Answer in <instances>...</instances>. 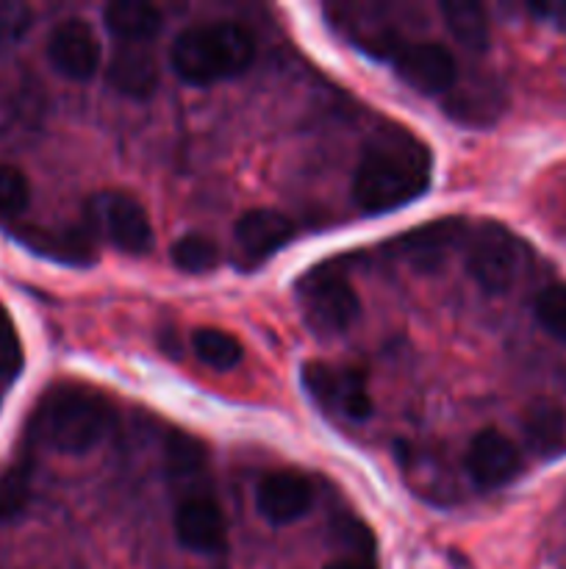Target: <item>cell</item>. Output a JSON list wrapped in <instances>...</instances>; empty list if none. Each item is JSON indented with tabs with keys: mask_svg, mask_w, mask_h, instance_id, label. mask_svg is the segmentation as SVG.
Segmentation results:
<instances>
[{
	"mask_svg": "<svg viewBox=\"0 0 566 569\" xmlns=\"http://www.w3.org/2000/svg\"><path fill=\"white\" fill-rule=\"evenodd\" d=\"M303 387L325 409L336 411L347 420H366L372 415L370 389H366L364 376L353 367L311 361V365L303 367Z\"/></svg>",
	"mask_w": 566,
	"mask_h": 569,
	"instance_id": "cell-6",
	"label": "cell"
},
{
	"mask_svg": "<svg viewBox=\"0 0 566 569\" xmlns=\"http://www.w3.org/2000/svg\"><path fill=\"white\" fill-rule=\"evenodd\" d=\"M31 500V467L26 461L0 470V522L17 520Z\"/></svg>",
	"mask_w": 566,
	"mask_h": 569,
	"instance_id": "cell-21",
	"label": "cell"
},
{
	"mask_svg": "<svg viewBox=\"0 0 566 569\" xmlns=\"http://www.w3.org/2000/svg\"><path fill=\"white\" fill-rule=\"evenodd\" d=\"M170 259L175 261L178 270L203 276V272L216 270V264H220V248H216L214 239L203 237V233H186V237H181L172 244Z\"/></svg>",
	"mask_w": 566,
	"mask_h": 569,
	"instance_id": "cell-22",
	"label": "cell"
},
{
	"mask_svg": "<svg viewBox=\"0 0 566 569\" xmlns=\"http://www.w3.org/2000/svg\"><path fill=\"white\" fill-rule=\"evenodd\" d=\"M519 239L508 228L494 220L475 228L469 248H466V267H469L477 287L486 289L488 295L508 292L511 283L516 281V272H519Z\"/></svg>",
	"mask_w": 566,
	"mask_h": 569,
	"instance_id": "cell-5",
	"label": "cell"
},
{
	"mask_svg": "<svg viewBox=\"0 0 566 569\" xmlns=\"http://www.w3.org/2000/svg\"><path fill=\"white\" fill-rule=\"evenodd\" d=\"M431 150L408 131L383 133L361 156L353 198L366 214H386L420 198L431 183Z\"/></svg>",
	"mask_w": 566,
	"mask_h": 569,
	"instance_id": "cell-1",
	"label": "cell"
},
{
	"mask_svg": "<svg viewBox=\"0 0 566 569\" xmlns=\"http://www.w3.org/2000/svg\"><path fill=\"white\" fill-rule=\"evenodd\" d=\"M525 437L530 448L542 456H555L566 445V417L549 400H538L525 415Z\"/></svg>",
	"mask_w": 566,
	"mask_h": 569,
	"instance_id": "cell-17",
	"label": "cell"
},
{
	"mask_svg": "<svg viewBox=\"0 0 566 569\" xmlns=\"http://www.w3.org/2000/svg\"><path fill=\"white\" fill-rule=\"evenodd\" d=\"M48 59L70 81H89L100 67V39L87 20L70 17L48 37Z\"/></svg>",
	"mask_w": 566,
	"mask_h": 569,
	"instance_id": "cell-9",
	"label": "cell"
},
{
	"mask_svg": "<svg viewBox=\"0 0 566 569\" xmlns=\"http://www.w3.org/2000/svg\"><path fill=\"white\" fill-rule=\"evenodd\" d=\"M297 300L305 326L320 337L347 331L361 315V300L338 267L316 264L297 281Z\"/></svg>",
	"mask_w": 566,
	"mask_h": 569,
	"instance_id": "cell-4",
	"label": "cell"
},
{
	"mask_svg": "<svg viewBox=\"0 0 566 569\" xmlns=\"http://www.w3.org/2000/svg\"><path fill=\"white\" fill-rule=\"evenodd\" d=\"M22 361L26 356H22L20 333L6 309H0V378H14L22 370Z\"/></svg>",
	"mask_w": 566,
	"mask_h": 569,
	"instance_id": "cell-27",
	"label": "cell"
},
{
	"mask_svg": "<svg viewBox=\"0 0 566 569\" xmlns=\"http://www.w3.org/2000/svg\"><path fill=\"white\" fill-rule=\"evenodd\" d=\"M194 356L211 370H233L242 361V345L220 328H198L192 337Z\"/></svg>",
	"mask_w": 566,
	"mask_h": 569,
	"instance_id": "cell-20",
	"label": "cell"
},
{
	"mask_svg": "<svg viewBox=\"0 0 566 569\" xmlns=\"http://www.w3.org/2000/svg\"><path fill=\"white\" fill-rule=\"evenodd\" d=\"M105 78L125 98L144 100L159 87V64L153 53L144 50V44H125L111 56Z\"/></svg>",
	"mask_w": 566,
	"mask_h": 569,
	"instance_id": "cell-15",
	"label": "cell"
},
{
	"mask_svg": "<svg viewBox=\"0 0 566 569\" xmlns=\"http://www.w3.org/2000/svg\"><path fill=\"white\" fill-rule=\"evenodd\" d=\"M98 214L111 244L128 256H144L153 248V226L137 198L125 192H105L98 198Z\"/></svg>",
	"mask_w": 566,
	"mask_h": 569,
	"instance_id": "cell-10",
	"label": "cell"
},
{
	"mask_svg": "<svg viewBox=\"0 0 566 569\" xmlns=\"http://www.w3.org/2000/svg\"><path fill=\"white\" fill-rule=\"evenodd\" d=\"M103 22L117 39L142 44L161 31V11L144 0H114L103 9Z\"/></svg>",
	"mask_w": 566,
	"mask_h": 569,
	"instance_id": "cell-16",
	"label": "cell"
},
{
	"mask_svg": "<svg viewBox=\"0 0 566 569\" xmlns=\"http://www.w3.org/2000/svg\"><path fill=\"white\" fill-rule=\"evenodd\" d=\"M311 503H314V487L303 472L294 470L270 472L255 492L259 515L272 526H292L309 515Z\"/></svg>",
	"mask_w": 566,
	"mask_h": 569,
	"instance_id": "cell-13",
	"label": "cell"
},
{
	"mask_svg": "<svg viewBox=\"0 0 566 569\" xmlns=\"http://www.w3.org/2000/svg\"><path fill=\"white\" fill-rule=\"evenodd\" d=\"M175 537L194 553H220L228 542V526L220 503L209 495H192L181 500L175 509Z\"/></svg>",
	"mask_w": 566,
	"mask_h": 569,
	"instance_id": "cell-12",
	"label": "cell"
},
{
	"mask_svg": "<svg viewBox=\"0 0 566 569\" xmlns=\"http://www.w3.org/2000/svg\"><path fill=\"white\" fill-rule=\"evenodd\" d=\"M233 239L244 264H261L292 242L294 222L275 209H250L236 220Z\"/></svg>",
	"mask_w": 566,
	"mask_h": 569,
	"instance_id": "cell-14",
	"label": "cell"
},
{
	"mask_svg": "<svg viewBox=\"0 0 566 569\" xmlns=\"http://www.w3.org/2000/svg\"><path fill=\"white\" fill-rule=\"evenodd\" d=\"M31 200V187H28L26 172L17 170L14 164H0V220L20 217Z\"/></svg>",
	"mask_w": 566,
	"mask_h": 569,
	"instance_id": "cell-24",
	"label": "cell"
},
{
	"mask_svg": "<svg viewBox=\"0 0 566 569\" xmlns=\"http://www.w3.org/2000/svg\"><path fill=\"white\" fill-rule=\"evenodd\" d=\"M325 569H377L375 561L366 559V556H344V559L331 561Z\"/></svg>",
	"mask_w": 566,
	"mask_h": 569,
	"instance_id": "cell-28",
	"label": "cell"
},
{
	"mask_svg": "<svg viewBox=\"0 0 566 569\" xmlns=\"http://www.w3.org/2000/svg\"><path fill=\"white\" fill-rule=\"evenodd\" d=\"M164 456H166V467L175 478H192L198 472H203L205 467V448L203 442H198L194 437L183 431H172L166 437L164 445Z\"/></svg>",
	"mask_w": 566,
	"mask_h": 569,
	"instance_id": "cell-23",
	"label": "cell"
},
{
	"mask_svg": "<svg viewBox=\"0 0 566 569\" xmlns=\"http://www.w3.org/2000/svg\"><path fill=\"white\" fill-rule=\"evenodd\" d=\"M26 244L37 253L48 256L53 261H64V264H92L94 250L87 233L81 231H33L26 233Z\"/></svg>",
	"mask_w": 566,
	"mask_h": 569,
	"instance_id": "cell-19",
	"label": "cell"
},
{
	"mask_svg": "<svg viewBox=\"0 0 566 569\" xmlns=\"http://www.w3.org/2000/svg\"><path fill=\"white\" fill-rule=\"evenodd\" d=\"M255 37L239 22L220 20L186 28L170 48V64L181 81L194 87L236 78L253 64Z\"/></svg>",
	"mask_w": 566,
	"mask_h": 569,
	"instance_id": "cell-3",
	"label": "cell"
},
{
	"mask_svg": "<svg viewBox=\"0 0 566 569\" xmlns=\"http://www.w3.org/2000/svg\"><path fill=\"white\" fill-rule=\"evenodd\" d=\"M466 237V220L461 217H442L420 228H411L392 242V250L416 272H438L461 239Z\"/></svg>",
	"mask_w": 566,
	"mask_h": 569,
	"instance_id": "cell-7",
	"label": "cell"
},
{
	"mask_svg": "<svg viewBox=\"0 0 566 569\" xmlns=\"http://www.w3.org/2000/svg\"><path fill=\"white\" fill-rule=\"evenodd\" d=\"M33 11L31 6L20 0H6L0 3V48H11L31 31Z\"/></svg>",
	"mask_w": 566,
	"mask_h": 569,
	"instance_id": "cell-26",
	"label": "cell"
},
{
	"mask_svg": "<svg viewBox=\"0 0 566 569\" xmlns=\"http://www.w3.org/2000/svg\"><path fill=\"white\" fill-rule=\"evenodd\" d=\"M536 320L547 333L566 339V283H549L538 292Z\"/></svg>",
	"mask_w": 566,
	"mask_h": 569,
	"instance_id": "cell-25",
	"label": "cell"
},
{
	"mask_svg": "<svg viewBox=\"0 0 566 569\" xmlns=\"http://www.w3.org/2000/svg\"><path fill=\"white\" fill-rule=\"evenodd\" d=\"M522 470V456L505 433L486 428L466 450V472L481 489H497L514 481Z\"/></svg>",
	"mask_w": 566,
	"mask_h": 569,
	"instance_id": "cell-11",
	"label": "cell"
},
{
	"mask_svg": "<svg viewBox=\"0 0 566 569\" xmlns=\"http://www.w3.org/2000/svg\"><path fill=\"white\" fill-rule=\"evenodd\" d=\"M442 14L449 33H453L464 48L475 50V53L488 48V17L481 3H469V0H444Z\"/></svg>",
	"mask_w": 566,
	"mask_h": 569,
	"instance_id": "cell-18",
	"label": "cell"
},
{
	"mask_svg": "<svg viewBox=\"0 0 566 569\" xmlns=\"http://www.w3.org/2000/svg\"><path fill=\"white\" fill-rule=\"evenodd\" d=\"M114 426L109 398L83 383H53L31 415V433L55 453L81 456L98 448Z\"/></svg>",
	"mask_w": 566,
	"mask_h": 569,
	"instance_id": "cell-2",
	"label": "cell"
},
{
	"mask_svg": "<svg viewBox=\"0 0 566 569\" xmlns=\"http://www.w3.org/2000/svg\"><path fill=\"white\" fill-rule=\"evenodd\" d=\"M392 59L397 76L422 94L447 92V89H453L455 78H458L455 56L438 42L400 44Z\"/></svg>",
	"mask_w": 566,
	"mask_h": 569,
	"instance_id": "cell-8",
	"label": "cell"
}]
</instances>
